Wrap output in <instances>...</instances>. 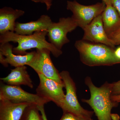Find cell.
Segmentation results:
<instances>
[{
	"label": "cell",
	"mask_w": 120,
	"mask_h": 120,
	"mask_svg": "<svg viewBox=\"0 0 120 120\" xmlns=\"http://www.w3.org/2000/svg\"><path fill=\"white\" fill-rule=\"evenodd\" d=\"M102 15L104 29L109 37L120 26V17L112 5H106Z\"/></svg>",
	"instance_id": "16"
},
{
	"label": "cell",
	"mask_w": 120,
	"mask_h": 120,
	"mask_svg": "<svg viewBox=\"0 0 120 120\" xmlns=\"http://www.w3.org/2000/svg\"><path fill=\"white\" fill-rule=\"evenodd\" d=\"M104 2L86 6L80 4L75 0L67 1V9L73 13V17L78 26L83 29L94 19L101 15L106 7Z\"/></svg>",
	"instance_id": "5"
},
{
	"label": "cell",
	"mask_w": 120,
	"mask_h": 120,
	"mask_svg": "<svg viewBox=\"0 0 120 120\" xmlns=\"http://www.w3.org/2000/svg\"><path fill=\"white\" fill-rule=\"evenodd\" d=\"M38 106L30 105L26 108L20 120H43Z\"/></svg>",
	"instance_id": "17"
},
{
	"label": "cell",
	"mask_w": 120,
	"mask_h": 120,
	"mask_svg": "<svg viewBox=\"0 0 120 120\" xmlns=\"http://www.w3.org/2000/svg\"><path fill=\"white\" fill-rule=\"evenodd\" d=\"M60 120H83L73 114L64 112L63 115Z\"/></svg>",
	"instance_id": "20"
},
{
	"label": "cell",
	"mask_w": 120,
	"mask_h": 120,
	"mask_svg": "<svg viewBox=\"0 0 120 120\" xmlns=\"http://www.w3.org/2000/svg\"><path fill=\"white\" fill-rule=\"evenodd\" d=\"M115 53L117 57L120 59V47H118L115 50Z\"/></svg>",
	"instance_id": "27"
},
{
	"label": "cell",
	"mask_w": 120,
	"mask_h": 120,
	"mask_svg": "<svg viewBox=\"0 0 120 120\" xmlns=\"http://www.w3.org/2000/svg\"><path fill=\"white\" fill-rule=\"evenodd\" d=\"M112 4L117 11L120 17V0H112Z\"/></svg>",
	"instance_id": "22"
},
{
	"label": "cell",
	"mask_w": 120,
	"mask_h": 120,
	"mask_svg": "<svg viewBox=\"0 0 120 120\" xmlns=\"http://www.w3.org/2000/svg\"><path fill=\"white\" fill-rule=\"evenodd\" d=\"M117 102H118V103H120V100H118V101H117Z\"/></svg>",
	"instance_id": "29"
},
{
	"label": "cell",
	"mask_w": 120,
	"mask_h": 120,
	"mask_svg": "<svg viewBox=\"0 0 120 120\" xmlns=\"http://www.w3.org/2000/svg\"><path fill=\"white\" fill-rule=\"evenodd\" d=\"M103 1L106 5H112V0H103Z\"/></svg>",
	"instance_id": "28"
},
{
	"label": "cell",
	"mask_w": 120,
	"mask_h": 120,
	"mask_svg": "<svg viewBox=\"0 0 120 120\" xmlns=\"http://www.w3.org/2000/svg\"><path fill=\"white\" fill-rule=\"evenodd\" d=\"M13 45L9 42L1 44L0 53L5 57L8 64L16 67L28 65L32 61L35 55L36 51L27 52L25 55H17L13 53Z\"/></svg>",
	"instance_id": "12"
},
{
	"label": "cell",
	"mask_w": 120,
	"mask_h": 120,
	"mask_svg": "<svg viewBox=\"0 0 120 120\" xmlns=\"http://www.w3.org/2000/svg\"><path fill=\"white\" fill-rule=\"evenodd\" d=\"M111 98L112 101L117 102V101L120 99V95L111 96Z\"/></svg>",
	"instance_id": "25"
},
{
	"label": "cell",
	"mask_w": 120,
	"mask_h": 120,
	"mask_svg": "<svg viewBox=\"0 0 120 120\" xmlns=\"http://www.w3.org/2000/svg\"><path fill=\"white\" fill-rule=\"evenodd\" d=\"M75 46L81 61L87 66H112L120 64L114 49L107 45L89 43L82 39L76 41Z\"/></svg>",
	"instance_id": "2"
},
{
	"label": "cell",
	"mask_w": 120,
	"mask_h": 120,
	"mask_svg": "<svg viewBox=\"0 0 120 120\" xmlns=\"http://www.w3.org/2000/svg\"><path fill=\"white\" fill-rule=\"evenodd\" d=\"M102 14L94 19L90 23L83 29L84 34L82 39L94 43L104 44L114 49L115 45L104 29Z\"/></svg>",
	"instance_id": "10"
},
{
	"label": "cell",
	"mask_w": 120,
	"mask_h": 120,
	"mask_svg": "<svg viewBox=\"0 0 120 120\" xmlns=\"http://www.w3.org/2000/svg\"><path fill=\"white\" fill-rule=\"evenodd\" d=\"M50 51L47 49H36L35 55L28 64L37 74H41L46 77L58 82L63 83L60 73L54 65L50 56Z\"/></svg>",
	"instance_id": "8"
},
{
	"label": "cell",
	"mask_w": 120,
	"mask_h": 120,
	"mask_svg": "<svg viewBox=\"0 0 120 120\" xmlns=\"http://www.w3.org/2000/svg\"><path fill=\"white\" fill-rule=\"evenodd\" d=\"M30 105L0 100V120H20L25 109Z\"/></svg>",
	"instance_id": "13"
},
{
	"label": "cell",
	"mask_w": 120,
	"mask_h": 120,
	"mask_svg": "<svg viewBox=\"0 0 120 120\" xmlns=\"http://www.w3.org/2000/svg\"><path fill=\"white\" fill-rule=\"evenodd\" d=\"M78 27L73 17L60 18L57 22L52 23L48 30L47 36L49 41L58 49L61 50L63 46L70 41L67 38L71 32Z\"/></svg>",
	"instance_id": "7"
},
{
	"label": "cell",
	"mask_w": 120,
	"mask_h": 120,
	"mask_svg": "<svg viewBox=\"0 0 120 120\" xmlns=\"http://www.w3.org/2000/svg\"><path fill=\"white\" fill-rule=\"evenodd\" d=\"M8 100L14 103H27L37 106L44 105L50 102L40 95L31 94L20 86L1 83L0 87V100Z\"/></svg>",
	"instance_id": "6"
},
{
	"label": "cell",
	"mask_w": 120,
	"mask_h": 120,
	"mask_svg": "<svg viewBox=\"0 0 120 120\" xmlns=\"http://www.w3.org/2000/svg\"><path fill=\"white\" fill-rule=\"evenodd\" d=\"M48 30H42L34 32L30 35H22L15 32L8 31L0 35L1 44L13 42L18 45L13 47V53L17 55H24L28 50L32 49L49 50L54 56L58 57L62 54L61 50L58 49L46 39Z\"/></svg>",
	"instance_id": "1"
},
{
	"label": "cell",
	"mask_w": 120,
	"mask_h": 120,
	"mask_svg": "<svg viewBox=\"0 0 120 120\" xmlns=\"http://www.w3.org/2000/svg\"><path fill=\"white\" fill-rule=\"evenodd\" d=\"M112 94L111 96L120 95V80L111 83Z\"/></svg>",
	"instance_id": "19"
},
{
	"label": "cell",
	"mask_w": 120,
	"mask_h": 120,
	"mask_svg": "<svg viewBox=\"0 0 120 120\" xmlns=\"http://www.w3.org/2000/svg\"><path fill=\"white\" fill-rule=\"evenodd\" d=\"M38 108L39 112H41L43 120H48L45 112L44 105L38 106Z\"/></svg>",
	"instance_id": "23"
},
{
	"label": "cell",
	"mask_w": 120,
	"mask_h": 120,
	"mask_svg": "<svg viewBox=\"0 0 120 120\" xmlns=\"http://www.w3.org/2000/svg\"><path fill=\"white\" fill-rule=\"evenodd\" d=\"M25 65L16 67L11 69L10 73L7 76L0 78L4 82L10 86H27L30 88L34 87V85Z\"/></svg>",
	"instance_id": "15"
},
{
	"label": "cell",
	"mask_w": 120,
	"mask_h": 120,
	"mask_svg": "<svg viewBox=\"0 0 120 120\" xmlns=\"http://www.w3.org/2000/svg\"><path fill=\"white\" fill-rule=\"evenodd\" d=\"M60 76L66 90L64 102L61 108L64 112L73 114L83 120H93L94 112L84 109L80 105L77 99L75 84L69 72L62 71Z\"/></svg>",
	"instance_id": "4"
},
{
	"label": "cell",
	"mask_w": 120,
	"mask_h": 120,
	"mask_svg": "<svg viewBox=\"0 0 120 120\" xmlns=\"http://www.w3.org/2000/svg\"><path fill=\"white\" fill-rule=\"evenodd\" d=\"M38 75L40 82L36 90L37 94L50 102H53L58 107L62 108L65 95L63 90L65 87L64 82L61 83L41 74Z\"/></svg>",
	"instance_id": "9"
},
{
	"label": "cell",
	"mask_w": 120,
	"mask_h": 120,
	"mask_svg": "<svg viewBox=\"0 0 120 120\" xmlns=\"http://www.w3.org/2000/svg\"><path fill=\"white\" fill-rule=\"evenodd\" d=\"M35 3H41L45 4L46 7V9L49 11L51 8L52 4V0H31Z\"/></svg>",
	"instance_id": "21"
},
{
	"label": "cell",
	"mask_w": 120,
	"mask_h": 120,
	"mask_svg": "<svg viewBox=\"0 0 120 120\" xmlns=\"http://www.w3.org/2000/svg\"><path fill=\"white\" fill-rule=\"evenodd\" d=\"M84 82L90 90V97L89 99H82V102L91 107L98 120H112V109L117 107L119 103L111 99V83L106 82L100 87H97L88 76L85 78Z\"/></svg>",
	"instance_id": "3"
},
{
	"label": "cell",
	"mask_w": 120,
	"mask_h": 120,
	"mask_svg": "<svg viewBox=\"0 0 120 120\" xmlns=\"http://www.w3.org/2000/svg\"><path fill=\"white\" fill-rule=\"evenodd\" d=\"M109 37L112 41L115 46L120 45V26Z\"/></svg>",
	"instance_id": "18"
},
{
	"label": "cell",
	"mask_w": 120,
	"mask_h": 120,
	"mask_svg": "<svg viewBox=\"0 0 120 120\" xmlns=\"http://www.w3.org/2000/svg\"><path fill=\"white\" fill-rule=\"evenodd\" d=\"M111 116L112 120H119L120 119V117L117 114L112 113Z\"/></svg>",
	"instance_id": "26"
},
{
	"label": "cell",
	"mask_w": 120,
	"mask_h": 120,
	"mask_svg": "<svg viewBox=\"0 0 120 120\" xmlns=\"http://www.w3.org/2000/svg\"><path fill=\"white\" fill-rule=\"evenodd\" d=\"M52 22L48 15H42L35 21L24 23L16 22L15 32L22 35H30L37 31L48 30Z\"/></svg>",
	"instance_id": "11"
},
{
	"label": "cell",
	"mask_w": 120,
	"mask_h": 120,
	"mask_svg": "<svg viewBox=\"0 0 120 120\" xmlns=\"http://www.w3.org/2000/svg\"><path fill=\"white\" fill-rule=\"evenodd\" d=\"M0 62L4 67H8V64L6 61L5 57L1 53H0Z\"/></svg>",
	"instance_id": "24"
},
{
	"label": "cell",
	"mask_w": 120,
	"mask_h": 120,
	"mask_svg": "<svg viewBox=\"0 0 120 120\" xmlns=\"http://www.w3.org/2000/svg\"><path fill=\"white\" fill-rule=\"evenodd\" d=\"M25 13L23 11L5 7L0 9V34L8 31L15 32V21Z\"/></svg>",
	"instance_id": "14"
}]
</instances>
